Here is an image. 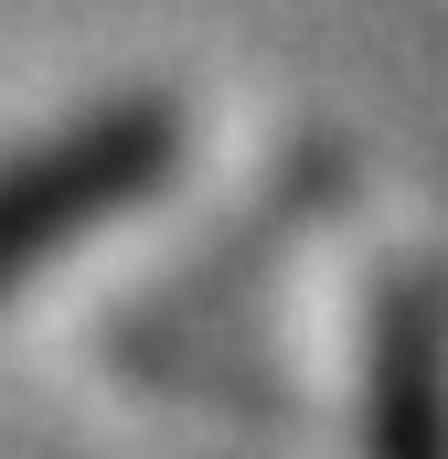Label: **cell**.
I'll return each instance as SVG.
<instances>
[{
  "label": "cell",
  "instance_id": "cell-1",
  "mask_svg": "<svg viewBox=\"0 0 448 459\" xmlns=\"http://www.w3.org/2000/svg\"><path fill=\"white\" fill-rule=\"evenodd\" d=\"M321 352V417L341 459H448V332H438V278L406 256H352L341 289L310 310Z\"/></svg>",
  "mask_w": 448,
  "mask_h": 459
},
{
  "label": "cell",
  "instance_id": "cell-2",
  "mask_svg": "<svg viewBox=\"0 0 448 459\" xmlns=\"http://www.w3.org/2000/svg\"><path fill=\"white\" fill-rule=\"evenodd\" d=\"M182 171H193V117L171 97H128V108L75 117L11 182V278L43 299L65 267L117 256L160 204H182Z\"/></svg>",
  "mask_w": 448,
  "mask_h": 459
}]
</instances>
